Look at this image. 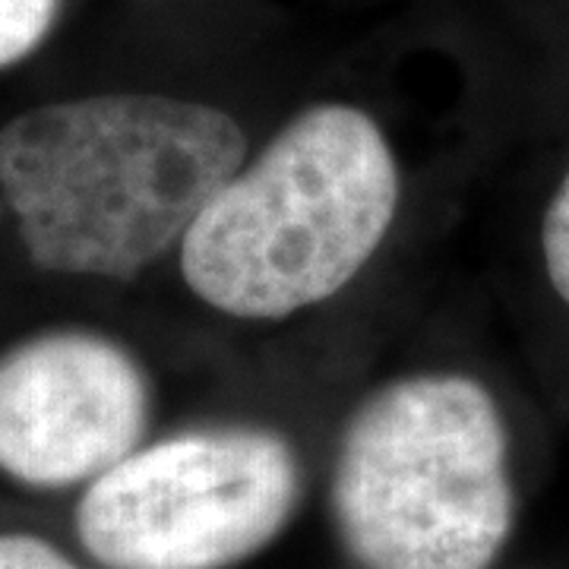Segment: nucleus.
<instances>
[{
	"instance_id": "5",
	"label": "nucleus",
	"mask_w": 569,
	"mask_h": 569,
	"mask_svg": "<svg viewBox=\"0 0 569 569\" xmlns=\"http://www.w3.org/2000/svg\"><path fill=\"white\" fill-rule=\"evenodd\" d=\"M152 377L121 339L51 326L0 351V475L22 488L92 485L142 447Z\"/></svg>"
},
{
	"instance_id": "1",
	"label": "nucleus",
	"mask_w": 569,
	"mask_h": 569,
	"mask_svg": "<svg viewBox=\"0 0 569 569\" xmlns=\"http://www.w3.org/2000/svg\"><path fill=\"white\" fill-rule=\"evenodd\" d=\"M247 149L231 111L178 96L36 104L0 127V200L36 269L133 282L181 250Z\"/></svg>"
},
{
	"instance_id": "6",
	"label": "nucleus",
	"mask_w": 569,
	"mask_h": 569,
	"mask_svg": "<svg viewBox=\"0 0 569 569\" xmlns=\"http://www.w3.org/2000/svg\"><path fill=\"white\" fill-rule=\"evenodd\" d=\"M61 0H0V70L26 61L54 29Z\"/></svg>"
},
{
	"instance_id": "2",
	"label": "nucleus",
	"mask_w": 569,
	"mask_h": 569,
	"mask_svg": "<svg viewBox=\"0 0 569 569\" xmlns=\"http://www.w3.org/2000/svg\"><path fill=\"white\" fill-rule=\"evenodd\" d=\"M402 164L380 121L317 102L279 127L187 231L190 295L241 323H279L339 298L383 250Z\"/></svg>"
},
{
	"instance_id": "3",
	"label": "nucleus",
	"mask_w": 569,
	"mask_h": 569,
	"mask_svg": "<svg viewBox=\"0 0 569 569\" xmlns=\"http://www.w3.org/2000/svg\"><path fill=\"white\" fill-rule=\"evenodd\" d=\"M332 519L361 569H490L516 519L509 430L466 370L373 387L339 433Z\"/></svg>"
},
{
	"instance_id": "7",
	"label": "nucleus",
	"mask_w": 569,
	"mask_h": 569,
	"mask_svg": "<svg viewBox=\"0 0 569 569\" xmlns=\"http://www.w3.org/2000/svg\"><path fill=\"white\" fill-rule=\"evenodd\" d=\"M541 257L553 295L569 310V168L557 183L541 219Z\"/></svg>"
},
{
	"instance_id": "8",
	"label": "nucleus",
	"mask_w": 569,
	"mask_h": 569,
	"mask_svg": "<svg viewBox=\"0 0 569 569\" xmlns=\"http://www.w3.org/2000/svg\"><path fill=\"white\" fill-rule=\"evenodd\" d=\"M0 569H89L39 535H0Z\"/></svg>"
},
{
	"instance_id": "4",
	"label": "nucleus",
	"mask_w": 569,
	"mask_h": 569,
	"mask_svg": "<svg viewBox=\"0 0 569 569\" xmlns=\"http://www.w3.org/2000/svg\"><path fill=\"white\" fill-rule=\"evenodd\" d=\"M301 488L298 449L279 427H187L86 485L73 526L104 569H231L282 535Z\"/></svg>"
}]
</instances>
